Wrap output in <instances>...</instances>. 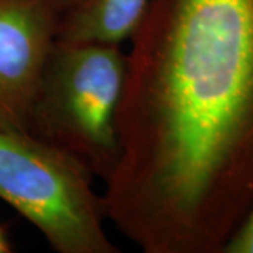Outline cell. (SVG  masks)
Returning a JSON list of instances; mask_svg holds the SVG:
<instances>
[{
  "instance_id": "1",
  "label": "cell",
  "mask_w": 253,
  "mask_h": 253,
  "mask_svg": "<svg viewBox=\"0 0 253 253\" xmlns=\"http://www.w3.org/2000/svg\"><path fill=\"white\" fill-rule=\"evenodd\" d=\"M129 41L106 218L145 253H222L253 201V0H152Z\"/></svg>"
},
{
  "instance_id": "2",
  "label": "cell",
  "mask_w": 253,
  "mask_h": 253,
  "mask_svg": "<svg viewBox=\"0 0 253 253\" xmlns=\"http://www.w3.org/2000/svg\"><path fill=\"white\" fill-rule=\"evenodd\" d=\"M126 55L117 44L55 41L28 134L81 161L106 181L120 156L117 118Z\"/></svg>"
},
{
  "instance_id": "3",
  "label": "cell",
  "mask_w": 253,
  "mask_h": 253,
  "mask_svg": "<svg viewBox=\"0 0 253 253\" xmlns=\"http://www.w3.org/2000/svg\"><path fill=\"white\" fill-rule=\"evenodd\" d=\"M75 156L28 132L0 129V199L59 253H117L104 231L103 197Z\"/></svg>"
},
{
  "instance_id": "4",
  "label": "cell",
  "mask_w": 253,
  "mask_h": 253,
  "mask_svg": "<svg viewBox=\"0 0 253 253\" xmlns=\"http://www.w3.org/2000/svg\"><path fill=\"white\" fill-rule=\"evenodd\" d=\"M61 16L54 0H0V129L28 132Z\"/></svg>"
},
{
  "instance_id": "5",
  "label": "cell",
  "mask_w": 253,
  "mask_h": 253,
  "mask_svg": "<svg viewBox=\"0 0 253 253\" xmlns=\"http://www.w3.org/2000/svg\"><path fill=\"white\" fill-rule=\"evenodd\" d=\"M152 0H79L59 18L58 41L117 44L129 40Z\"/></svg>"
},
{
  "instance_id": "6",
  "label": "cell",
  "mask_w": 253,
  "mask_h": 253,
  "mask_svg": "<svg viewBox=\"0 0 253 253\" xmlns=\"http://www.w3.org/2000/svg\"><path fill=\"white\" fill-rule=\"evenodd\" d=\"M222 253H253V201L244 219L228 239Z\"/></svg>"
},
{
  "instance_id": "7",
  "label": "cell",
  "mask_w": 253,
  "mask_h": 253,
  "mask_svg": "<svg viewBox=\"0 0 253 253\" xmlns=\"http://www.w3.org/2000/svg\"><path fill=\"white\" fill-rule=\"evenodd\" d=\"M11 252V245L9 242V236L6 234L4 228L0 225V253Z\"/></svg>"
},
{
  "instance_id": "8",
  "label": "cell",
  "mask_w": 253,
  "mask_h": 253,
  "mask_svg": "<svg viewBox=\"0 0 253 253\" xmlns=\"http://www.w3.org/2000/svg\"><path fill=\"white\" fill-rule=\"evenodd\" d=\"M79 0H54V3L59 7V10L65 13L68 9H71L72 6H75Z\"/></svg>"
}]
</instances>
